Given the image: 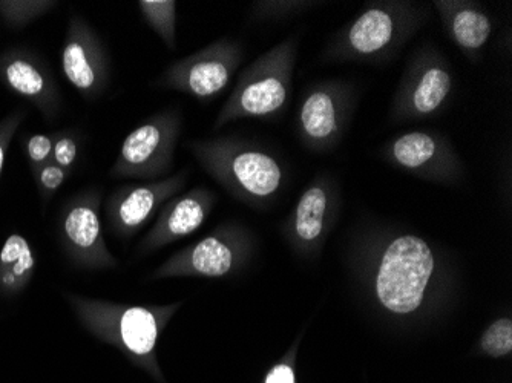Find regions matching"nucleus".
Instances as JSON below:
<instances>
[{
    "instance_id": "nucleus-1",
    "label": "nucleus",
    "mask_w": 512,
    "mask_h": 383,
    "mask_svg": "<svg viewBox=\"0 0 512 383\" xmlns=\"http://www.w3.org/2000/svg\"><path fill=\"white\" fill-rule=\"evenodd\" d=\"M66 301L94 338L122 351L132 364L161 379L157 350L161 331L180 304L129 305L66 293Z\"/></svg>"
},
{
    "instance_id": "nucleus-2",
    "label": "nucleus",
    "mask_w": 512,
    "mask_h": 383,
    "mask_svg": "<svg viewBox=\"0 0 512 383\" xmlns=\"http://www.w3.org/2000/svg\"><path fill=\"white\" fill-rule=\"evenodd\" d=\"M195 157L227 189L247 201H263L278 192L283 171L272 155L232 141L195 143Z\"/></svg>"
},
{
    "instance_id": "nucleus-3",
    "label": "nucleus",
    "mask_w": 512,
    "mask_h": 383,
    "mask_svg": "<svg viewBox=\"0 0 512 383\" xmlns=\"http://www.w3.org/2000/svg\"><path fill=\"white\" fill-rule=\"evenodd\" d=\"M434 270V256L424 239L401 236L385 250L376 293L387 310L407 315L421 307Z\"/></svg>"
},
{
    "instance_id": "nucleus-4",
    "label": "nucleus",
    "mask_w": 512,
    "mask_h": 383,
    "mask_svg": "<svg viewBox=\"0 0 512 383\" xmlns=\"http://www.w3.org/2000/svg\"><path fill=\"white\" fill-rule=\"evenodd\" d=\"M292 46H276L275 50L256 60L230 94L218 115L215 128L238 118L267 117L286 105L289 97Z\"/></svg>"
},
{
    "instance_id": "nucleus-5",
    "label": "nucleus",
    "mask_w": 512,
    "mask_h": 383,
    "mask_svg": "<svg viewBox=\"0 0 512 383\" xmlns=\"http://www.w3.org/2000/svg\"><path fill=\"white\" fill-rule=\"evenodd\" d=\"M180 117L174 112L152 115L123 140L111 167L112 178L157 180L168 174L180 135Z\"/></svg>"
},
{
    "instance_id": "nucleus-6",
    "label": "nucleus",
    "mask_w": 512,
    "mask_h": 383,
    "mask_svg": "<svg viewBox=\"0 0 512 383\" xmlns=\"http://www.w3.org/2000/svg\"><path fill=\"white\" fill-rule=\"evenodd\" d=\"M102 194L97 189L83 190L66 203L60 213L59 236L63 250L82 269H115V258L103 238L100 220Z\"/></svg>"
},
{
    "instance_id": "nucleus-7",
    "label": "nucleus",
    "mask_w": 512,
    "mask_h": 383,
    "mask_svg": "<svg viewBox=\"0 0 512 383\" xmlns=\"http://www.w3.org/2000/svg\"><path fill=\"white\" fill-rule=\"evenodd\" d=\"M240 62V46L220 40L188 59L172 63L158 83L197 99H212L226 89Z\"/></svg>"
},
{
    "instance_id": "nucleus-8",
    "label": "nucleus",
    "mask_w": 512,
    "mask_h": 383,
    "mask_svg": "<svg viewBox=\"0 0 512 383\" xmlns=\"http://www.w3.org/2000/svg\"><path fill=\"white\" fill-rule=\"evenodd\" d=\"M62 69L86 100H96L109 83V57L88 20L73 16L62 48Z\"/></svg>"
},
{
    "instance_id": "nucleus-9",
    "label": "nucleus",
    "mask_w": 512,
    "mask_h": 383,
    "mask_svg": "<svg viewBox=\"0 0 512 383\" xmlns=\"http://www.w3.org/2000/svg\"><path fill=\"white\" fill-rule=\"evenodd\" d=\"M184 183L186 172H180L165 180L117 187L105 203L106 218L112 232L120 239L132 238Z\"/></svg>"
},
{
    "instance_id": "nucleus-10",
    "label": "nucleus",
    "mask_w": 512,
    "mask_h": 383,
    "mask_svg": "<svg viewBox=\"0 0 512 383\" xmlns=\"http://www.w3.org/2000/svg\"><path fill=\"white\" fill-rule=\"evenodd\" d=\"M240 238L235 233L218 232L206 236L191 249L178 253L155 270L152 278L171 276H204L223 278L237 266L240 256Z\"/></svg>"
},
{
    "instance_id": "nucleus-11",
    "label": "nucleus",
    "mask_w": 512,
    "mask_h": 383,
    "mask_svg": "<svg viewBox=\"0 0 512 383\" xmlns=\"http://www.w3.org/2000/svg\"><path fill=\"white\" fill-rule=\"evenodd\" d=\"M0 80L16 94L39 108L48 120L60 109V95L53 77L34 54L11 50L0 56Z\"/></svg>"
},
{
    "instance_id": "nucleus-12",
    "label": "nucleus",
    "mask_w": 512,
    "mask_h": 383,
    "mask_svg": "<svg viewBox=\"0 0 512 383\" xmlns=\"http://www.w3.org/2000/svg\"><path fill=\"white\" fill-rule=\"evenodd\" d=\"M215 197L209 190L198 187L183 197L175 198L161 210L157 223L143 238L138 250L142 253L154 252L175 239L191 235L200 229L214 206Z\"/></svg>"
},
{
    "instance_id": "nucleus-13",
    "label": "nucleus",
    "mask_w": 512,
    "mask_h": 383,
    "mask_svg": "<svg viewBox=\"0 0 512 383\" xmlns=\"http://www.w3.org/2000/svg\"><path fill=\"white\" fill-rule=\"evenodd\" d=\"M36 272V258L27 238L10 235L0 250V296L13 298L27 289Z\"/></svg>"
},
{
    "instance_id": "nucleus-14",
    "label": "nucleus",
    "mask_w": 512,
    "mask_h": 383,
    "mask_svg": "<svg viewBox=\"0 0 512 383\" xmlns=\"http://www.w3.org/2000/svg\"><path fill=\"white\" fill-rule=\"evenodd\" d=\"M393 31L394 22L390 14L381 8H371L353 23L348 40L359 54H373L390 43Z\"/></svg>"
},
{
    "instance_id": "nucleus-15",
    "label": "nucleus",
    "mask_w": 512,
    "mask_h": 383,
    "mask_svg": "<svg viewBox=\"0 0 512 383\" xmlns=\"http://www.w3.org/2000/svg\"><path fill=\"white\" fill-rule=\"evenodd\" d=\"M301 125L313 140L332 137L338 128L335 100L324 91H316L307 97L301 109Z\"/></svg>"
},
{
    "instance_id": "nucleus-16",
    "label": "nucleus",
    "mask_w": 512,
    "mask_h": 383,
    "mask_svg": "<svg viewBox=\"0 0 512 383\" xmlns=\"http://www.w3.org/2000/svg\"><path fill=\"white\" fill-rule=\"evenodd\" d=\"M327 204L329 200L322 187H310L304 192L296 207L295 230L299 238L313 241L321 235Z\"/></svg>"
},
{
    "instance_id": "nucleus-17",
    "label": "nucleus",
    "mask_w": 512,
    "mask_h": 383,
    "mask_svg": "<svg viewBox=\"0 0 512 383\" xmlns=\"http://www.w3.org/2000/svg\"><path fill=\"white\" fill-rule=\"evenodd\" d=\"M450 89L451 77L445 69H427L421 82L414 89V108L419 114H431L444 103Z\"/></svg>"
},
{
    "instance_id": "nucleus-18",
    "label": "nucleus",
    "mask_w": 512,
    "mask_h": 383,
    "mask_svg": "<svg viewBox=\"0 0 512 383\" xmlns=\"http://www.w3.org/2000/svg\"><path fill=\"white\" fill-rule=\"evenodd\" d=\"M456 42L465 50H479L491 36V22L485 14L474 8L459 11L453 19Z\"/></svg>"
},
{
    "instance_id": "nucleus-19",
    "label": "nucleus",
    "mask_w": 512,
    "mask_h": 383,
    "mask_svg": "<svg viewBox=\"0 0 512 383\" xmlns=\"http://www.w3.org/2000/svg\"><path fill=\"white\" fill-rule=\"evenodd\" d=\"M436 154V141L422 132H411L399 138L393 146V155L399 164L416 169L427 163Z\"/></svg>"
},
{
    "instance_id": "nucleus-20",
    "label": "nucleus",
    "mask_w": 512,
    "mask_h": 383,
    "mask_svg": "<svg viewBox=\"0 0 512 383\" xmlns=\"http://www.w3.org/2000/svg\"><path fill=\"white\" fill-rule=\"evenodd\" d=\"M146 23L168 45L175 50V2H138Z\"/></svg>"
},
{
    "instance_id": "nucleus-21",
    "label": "nucleus",
    "mask_w": 512,
    "mask_h": 383,
    "mask_svg": "<svg viewBox=\"0 0 512 383\" xmlns=\"http://www.w3.org/2000/svg\"><path fill=\"white\" fill-rule=\"evenodd\" d=\"M57 2H0V16L8 27L19 30L53 10Z\"/></svg>"
},
{
    "instance_id": "nucleus-22",
    "label": "nucleus",
    "mask_w": 512,
    "mask_h": 383,
    "mask_svg": "<svg viewBox=\"0 0 512 383\" xmlns=\"http://www.w3.org/2000/svg\"><path fill=\"white\" fill-rule=\"evenodd\" d=\"M482 348L486 354L502 357L512 351L511 319H499L488 327L482 336Z\"/></svg>"
},
{
    "instance_id": "nucleus-23",
    "label": "nucleus",
    "mask_w": 512,
    "mask_h": 383,
    "mask_svg": "<svg viewBox=\"0 0 512 383\" xmlns=\"http://www.w3.org/2000/svg\"><path fill=\"white\" fill-rule=\"evenodd\" d=\"M34 175H36L37 186H39L43 201H48L68 180L71 172L51 161V163L37 169Z\"/></svg>"
},
{
    "instance_id": "nucleus-24",
    "label": "nucleus",
    "mask_w": 512,
    "mask_h": 383,
    "mask_svg": "<svg viewBox=\"0 0 512 383\" xmlns=\"http://www.w3.org/2000/svg\"><path fill=\"white\" fill-rule=\"evenodd\" d=\"M79 157V141L74 135L60 134L54 140L53 161L66 171H73Z\"/></svg>"
},
{
    "instance_id": "nucleus-25",
    "label": "nucleus",
    "mask_w": 512,
    "mask_h": 383,
    "mask_svg": "<svg viewBox=\"0 0 512 383\" xmlns=\"http://www.w3.org/2000/svg\"><path fill=\"white\" fill-rule=\"evenodd\" d=\"M53 146L54 138L48 135L37 134L28 138L27 155L34 172L53 161Z\"/></svg>"
},
{
    "instance_id": "nucleus-26",
    "label": "nucleus",
    "mask_w": 512,
    "mask_h": 383,
    "mask_svg": "<svg viewBox=\"0 0 512 383\" xmlns=\"http://www.w3.org/2000/svg\"><path fill=\"white\" fill-rule=\"evenodd\" d=\"M23 117H25L23 112L17 111L14 112V114L8 115L4 122H0V174H2V169H4L5 155H7L8 146H10L11 140H13L20 123H22Z\"/></svg>"
},
{
    "instance_id": "nucleus-27",
    "label": "nucleus",
    "mask_w": 512,
    "mask_h": 383,
    "mask_svg": "<svg viewBox=\"0 0 512 383\" xmlns=\"http://www.w3.org/2000/svg\"><path fill=\"white\" fill-rule=\"evenodd\" d=\"M264 383H296L292 365L287 362L276 364L275 367L270 368Z\"/></svg>"
}]
</instances>
